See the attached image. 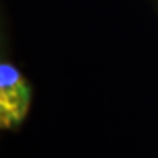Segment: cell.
Masks as SVG:
<instances>
[{
    "mask_svg": "<svg viewBox=\"0 0 158 158\" xmlns=\"http://www.w3.org/2000/svg\"><path fill=\"white\" fill-rule=\"evenodd\" d=\"M32 91L28 79L10 63L0 66V126L12 130L21 126L31 107Z\"/></svg>",
    "mask_w": 158,
    "mask_h": 158,
    "instance_id": "1",
    "label": "cell"
}]
</instances>
